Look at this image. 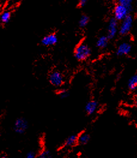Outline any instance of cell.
I'll list each match as a JSON object with an SVG mask.
<instances>
[{"mask_svg": "<svg viewBox=\"0 0 137 158\" xmlns=\"http://www.w3.org/2000/svg\"><path fill=\"white\" fill-rule=\"evenodd\" d=\"M91 54L90 48L85 43H82L77 46L74 52L76 58L79 61L86 60Z\"/></svg>", "mask_w": 137, "mask_h": 158, "instance_id": "cell-1", "label": "cell"}, {"mask_svg": "<svg viewBox=\"0 0 137 158\" xmlns=\"http://www.w3.org/2000/svg\"><path fill=\"white\" fill-rule=\"evenodd\" d=\"M130 11L122 5L118 3L114 8V18L118 21L124 20L129 15Z\"/></svg>", "mask_w": 137, "mask_h": 158, "instance_id": "cell-2", "label": "cell"}, {"mask_svg": "<svg viewBox=\"0 0 137 158\" xmlns=\"http://www.w3.org/2000/svg\"><path fill=\"white\" fill-rule=\"evenodd\" d=\"M133 24V18L131 15L128 16L124 20L122 21L119 27V32L122 36L126 35L131 31Z\"/></svg>", "mask_w": 137, "mask_h": 158, "instance_id": "cell-3", "label": "cell"}, {"mask_svg": "<svg viewBox=\"0 0 137 158\" xmlns=\"http://www.w3.org/2000/svg\"><path fill=\"white\" fill-rule=\"evenodd\" d=\"M28 127V124L26 119L20 117L16 119L15 121L13 129L16 133L19 134H22L25 132Z\"/></svg>", "mask_w": 137, "mask_h": 158, "instance_id": "cell-4", "label": "cell"}, {"mask_svg": "<svg viewBox=\"0 0 137 158\" xmlns=\"http://www.w3.org/2000/svg\"><path fill=\"white\" fill-rule=\"evenodd\" d=\"M119 30L117 21L114 18H111L108 25V38L110 39H113L119 31Z\"/></svg>", "mask_w": 137, "mask_h": 158, "instance_id": "cell-5", "label": "cell"}, {"mask_svg": "<svg viewBox=\"0 0 137 158\" xmlns=\"http://www.w3.org/2000/svg\"><path fill=\"white\" fill-rule=\"evenodd\" d=\"M49 81L54 87L61 86L64 82L62 74L58 71H53L49 75Z\"/></svg>", "mask_w": 137, "mask_h": 158, "instance_id": "cell-6", "label": "cell"}, {"mask_svg": "<svg viewBox=\"0 0 137 158\" xmlns=\"http://www.w3.org/2000/svg\"><path fill=\"white\" fill-rule=\"evenodd\" d=\"M131 49H132L131 45L128 43L124 42L121 43L119 46L116 53L119 56L126 55L131 52Z\"/></svg>", "mask_w": 137, "mask_h": 158, "instance_id": "cell-7", "label": "cell"}, {"mask_svg": "<svg viewBox=\"0 0 137 158\" xmlns=\"http://www.w3.org/2000/svg\"><path fill=\"white\" fill-rule=\"evenodd\" d=\"M57 42L58 38L54 34H50L47 35L42 40V43L46 46L54 45Z\"/></svg>", "mask_w": 137, "mask_h": 158, "instance_id": "cell-8", "label": "cell"}, {"mask_svg": "<svg viewBox=\"0 0 137 158\" xmlns=\"http://www.w3.org/2000/svg\"><path fill=\"white\" fill-rule=\"evenodd\" d=\"M78 138H79V136H77L76 135H70L65 140L62 147H71V146H75L77 143H78Z\"/></svg>", "mask_w": 137, "mask_h": 158, "instance_id": "cell-9", "label": "cell"}, {"mask_svg": "<svg viewBox=\"0 0 137 158\" xmlns=\"http://www.w3.org/2000/svg\"><path fill=\"white\" fill-rule=\"evenodd\" d=\"M98 107V102L95 100H91L88 102L85 106V111L89 115L93 114L96 110Z\"/></svg>", "mask_w": 137, "mask_h": 158, "instance_id": "cell-10", "label": "cell"}, {"mask_svg": "<svg viewBox=\"0 0 137 158\" xmlns=\"http://www.w3.org/2000/svg\"><path fill=\"white\" fill-rule=\"evenodd\" d=\"M91 137L87 133H83L79 136L78 144L80 145H85L90 141Z\"/></svg>", "mask_w": 137, "mask_h": 158, "instance_id": "cell-11", "label": "cell"}, {"mask_svg": "<svg viewBox=\"0 0 137 158\" xmlns=\"http://www.w3.org/2000/svg\"><path fill=\"white\" fill-rule=\"evenodd\" d=\"M108 38L107 36L100 37L96 42V46L99 48H105L107 46L108 43Z\"/></svg>", "mask_w": 137, "mask_h": 158, "instance_id": "cell-12", "label": "cell"}, {"mask_svg": "<svg viewBox=\"0 0 137 158\" xmlns=\"http://www.w3.org/2000/svg\"><path fill=\"white\" fill-rule=\"evenodd\" d=\"M128 86L129 90H135L137 88V74L132 76L128 81Z\"/></svg>", "mask_w": 137, "mask_h": 158, "instance_id": "cell-13", "label": "cell"}, {"mask_svg": "<svg viewBox=\"0 0 137 158\" xmlns=\"http://www.w3.org/2000/svg\"><path fill=\"white\" fill-rule=\"evenodd\" d=\"M11 18V13L8 11L4 12L1 15V21L3 24H7Z\"/></svg>", "mask_w": 137, "mask_h": 158, "instance_id": "cell-14", "label": "cell"}, {"mask_svg": "<svg viewBox=\"0 0 137 158\" xmlns=\"http://www.w3.org/2000/svg\"><path fill=\"white\" fill-rule=\"evenodd\" d=\"M119 4L126 7L130 11V12L132 10V1L131 0H120Z\"/></svg>", "mask_w": 137, "mask_h": 158, "instance_id": "cell-15", "label": "cell"}, {"mask_svg": "<svg viewBox=\"0 0 137 158\" xmlns=\"http://www.w3.org/2000/svg\"><path fill=\"white\" fill-rule=\"evenodd\" d=\"M89 21V18L86 15H83L80 19L79 25L80 27H85L88 24Z\"/></svg>", "mask_w": 137, "mask_h": 158, "instance_id": "cell-16", "label": "cell"}, {"mask_svg": "<svg viewBox=\"0 0 137 158\" xmlns=\"http://www.w3.org/2000/svg\"><path fill=\"white\" fill-rule=\"evenodd\" d=\"M39 158H52V155L50 153V152H49L47 150H45L43 151H42L40 154L39 156Z\"/></svg>", "mask_w": 137, "mask_h": 158, "instance_id": "cell-17", "label": "cell"}, {"mask_svg": "<svg viewBox=\"0 0 137 158\" xmlns=\"http://www.w3.org/2000/svg\"><path fill=\"white\" fill-rule=\"evenodd\" d=\"M59 96L61 98V99H65L67 98L69 96V93L67 90H60L58 93Z\"/></svg>", "mask_w": 137, "mask_h": 158, "instance_id": "cell-18", "label": "cell"}, {"mask_svg": "<svg viewBox=\"0 0 137 158\" xmlns=\"http://www.w3.org/2000/svg\"><path fill=\"white\" fill-rule=\"evenodd\" d=\"M25 158H36V155L34 152H29Z\"/></svg>", "mask_w": 137, "mask_h": 158, "instance_id": "cell-19", "label": "cell"}, {"mask_svg": "<svg viewBox=\"0 0 137 158\" xmlns=\"http://www.w3.org/2000/svg\"><path fill=\"white\" fill-rule=\"evenodd\" d=\"M87 3V1L86 0H80L79 1V5L80 7H83L85 6Z\"/></svg>", "mask_w": 137, "mask_h": 158, "instance_id": "cell-20", "label": "cell"}, {"mask_svg": "<svg viewBox=\"0 0 137 158\" xmlns=\"http://www.w3.org/2000/svg\"><path fill=\"white\" fill-rule=\"evenodd\" d=\"M0 158H7V157L6 156H4V155H2V156H1V157Z\"/></svg>", "mask_w": 137, "mask_h": 158, "instance_id": "cell-21", "label": "cell"}, {"mask_svg": "<svg viewBox=\"0 0 137 158\" xmlns=\"http://www.w3.org/2000/svg\"><path fill=\"white\" fill-rule=\"evenodd\" d=\"M135 104H136V105L137 106V98L136 99V100H135Z\"/></svg>", "mask_w": 137, "mask_h": 158, "instance_id": "cell-22", "label": "cell"}, {"mask_svg": "<svg viewBox=\"0 0 137 158\" xmlns=\"http://www.w3.org/2000/svg\"></svg>", "mask_w": 137, "mask_h": 158, "instance_id": "cell-23", "label": "cell"}]
</instances>
